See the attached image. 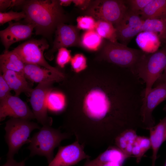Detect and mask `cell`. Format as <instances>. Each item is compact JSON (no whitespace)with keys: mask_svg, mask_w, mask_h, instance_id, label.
<instances>
[{"mask_svg":"<svg viewBox=\"0 0 166 166\" xmlns=\"http://www.w3.org/2000/svg\"><path fill=\"white\" fill-rule=\"evenodd\" d=\"M103 51L109 62L129 69L134 73L140 62L147 53L117 42H112L108 40L104 45Z\"/></svg>","mask_w":166,"mask_h":166,"instance_id":"5b68a950","label":"cell"},{"mask_svg":"<svg viewBox=\"0 0 166 166\" xmlns=\"http://www.w3.org/2000/svg\"><path fill=\"white\" fill-rule=\"evenodd\" d=\"M163 110L166 113V105ZM166 128V115L156 125L154 126L149 130V137L152 149L151 166H156V161L157 153L161 144L164 142V138Z\"/></svg>","mask_w":166,"mask_h":166,"instance_id":"2e32d148","label":"cell"},{"mask_svg":"<svg viewBox=\"0 0 166 166\" xmlns=\"http://www.w3.org/2000/svg\"><path fill=\"white\" fill-rule=\"evenodd\" d=\"M11 90L9 86L3 78L2 75H0V100H2L11 95Z\"/></svg>","mask_w":166,"mask_h":166,"instance_id":"d6a6232c","label":"cell"},{"mask_svg":"<svg viewBox=\"0 0 166 166\" xmlns=\"http://www.w3.org/2000/svg\"><path fill=\"white\" fill-rule=\"evenodd\" d=\"M77 28L78 29L87 30H94L96 21L89 16H80L77 18Z\"/></svg>","mask_w":166,"mask_h":166,"instance_id":"f1b7e54d","label":"cell"},{"mask_svg":"<svg viewBox=\"0 0 166 166\" xmlns=\"http://www.w3.org/2000/svg\"><path fill=\"white\" fill-rule=\"evenodd\" d=\"M166 68V45L156 52L146 53L135 73L145 86V97Z\"/></svg>","mask_w":166,"mask_h":166,"instance_id":"277c9868","label":"cell"},{"mask_svg":"<svg viewBox=\"0 0 166 166\" xmlns=\"http://www.w3.org/2000/svg\"><path fill=\"white\" fill-rule=\"evenodd\" d=\"M26 160V159L21 161V164L20 166H25V162Z\"/></svg>","mask_w":166,"mask_h":166,"instance_id":"f35d334b","label":"cell"},{"mask_svg":"<svg viewBox=\"0 0 166 166\" xmlns=\"http://www.w3.org/2000/svg\"><path fill=\"white\" fill-rule=\"evenodd\" d=\"M143 22L139 14L128 9L121 22L115 26L117 40L127 45L135 36L142 32Z\"/></svg>","mask_w":166,"mask_h":166,"instance_id":"8fae6325","label":"cell"},{"mask_svg":"<svg viewBox=\"0 0 166 166\" xmlns=\"http://www.w3.org/2000/svg\"><path fill=\"white\" fill-rule=\"evenodd\" d=\"M166 140V128L165 132V136H164V141Z\"/></svg>","mask_w":166,"mask_h":166,"instance_id":"ab89813d","label":"cell"},{"mask_svg":"<svg viewBox=\"0 0 166 166\" xmlns=\"http://www.w3.org/2000/svg\"><path fill=\"white\" fill-rule=\"evenodd\" d=\"M34 28V26L30 23L9 22L7 27L0 31L1 40L5 48L4 51H8L13 44L30 38Z\"/></svg>","mask_w":166,"mask_h":166,"instance_id":"5bb4252c","label":"cell"},{"mask_svg":"<svg viewBox=\"0 0 166 166\" xmlns=\"http://www.w3.org/2000/svg\"><path fill=\"white\" fill-rule=\"evenodd\" d=\"M91 1L87 0H73V2L75 5L82 10L87 9L89 7Z\"/></svg>","mask_w":166,"mask_h":166,"instance_id":"836d02e7","label":"cell"},{"mask_svg":"<svg viewBox=\"0 0 166 166\" xmlns=\"http://www.w3.org/2000/svg\"><path fill=\"white\" fill-rule=\"evenodd\" d=\"M49 47L47 42L44 39H32L21 44L14 50L20 56L25 64L38 65L62 76V74L49 65L45 58L44 52Z\"/></svg>","mask_w":166,"mask_h":166,"instance_id":"52a82bcc","label":"cell"},{"mask_svg":"<svg viewBox=\"0 0 166 166\" xmlns=\"http://www.w3.org/2000/svg\"><path fill=\"white\" fill-rule=\"evenodd\" d=\"M71 59L70 51L65 48H62L58 50L56 61L60 67H64Z\"/></svg>","mask_w":166,"mask_h":166,"instance_id":"1f68e13d","label":"cell"},{"mask_svg":"<svg viewBox=\"0 0 166 166\" xmlns=\"http://www.w3.org/2000/svg\"><path fill=\"white\" fill-rule=\"evenodd\" d=\"M148 32L155 34L160 42L166 43V19L153 18L143 20L142 32Z\"/></svg>","mask_w":166,"mask_h":166,"instance_id":"603a6c76","label":"cell"},{"mask_svg":"<svg viewBox=\"0 0 166 166\" xmlns=\"http://www.w3.org/2000/svg\"><path fill=\"white\" fill-rule=\"evenodd\" d=\"M71 136L51 126H43L30 138L29 145L27 147L30 151V156L37 155L44 156L49 164L54 157L55 148L60 146L62 141L69 138Z\"/></svg>","mask_w":166,"mask_h":166,"instance_id":"7a4b0ae2","label":"cell"},{"mask_svg":"<svg viewBox=\"0 0 166 166\" xmlns=\"http://www.w3.org/2000/svg\"><path fill=\"white\" fill-rule=\"evenodd\" d=\"M24 74L26 78L33 82L38 83L58 80L61 77L45 68L33 64H25Z\"/></svg>","mask_w":166,"mask_h":166,"instance_id":"9a60e30c","label":"cell"},{"mask_svg":"<svg viewBox=\"0 0 166 166\" xmlns=\"http://www.w3.org/2000/svg\"><path fill=\"white\" fill-rule=\"evenodd\" d=\"M41 128L38 124L28 120L11 118L8 120L4 127V138L8 148L6 158H14L23 145L29 142L31 132Z\"/></svg>","mask_w":166,"mask_h":166,"instance_id":"3957f363","label":"cell"},{"mask_svg":"<svg viewBox=\"0 0 166 166\" xmlns=\"http://www.w3.org/2000/svg\"><path fill=\"white\" fill-rule=\"evenodd\" d=\"M151 0H126L125 3L129 10L139 14L144 9Z\"/></svg>","mask_w":166,"mask_h":166,"instance_id":"f546056e","label":"cell"},{"mask_svg":"<svg viewBox=\"0 0 166 166\" xmlns=\"http://www.w3.org/2000/svg\"><path fill=\"white\" fill-rule=\"evenodd\" d=\"M144 20L153 18L166 19V0H151L140 12Z\"/></svg>","mask_w":166,"mask_h":166,"instance_id":"ffe728a7","label":"cell"},{"mask_svg":"<svg viewBox=\"0 0 166 166\" xmlns=\"http://www.w3.org/2000/svg\"><path fill=\"white\" fill-rule=\"evenodd\" d=\"M56 155L48 166H72L90 156L84 151L85 145L78 141L65 146H59Z\"/></svg>","mask_w":166,"mask_h":166,"instance_id":"30bf717a","label":"cell"},{"mask_svg":"<svg viewBox=\"0 0 166 166\" xmlns=\"http://www.w3.org/2000/svg\"><path fill=\"white\" fill-rule=\"evenodd\" d=\"M165 45H166V43L165 44Z\"/></svg>","mask_w":166,"mask_h":166,"instance_id":"b9f144b4","label":"cell"},{"mask_svg":"<svg viewBox=\"0 0 166 166\" xmlns=\"http://www.w3.org/2000/svg\"><path fill=\"white\" fill-rule=\"evenodd\" d=\"M2 73L3 78L11 90L15 92V96L18 97L22 93L30 94L33 89L30 87L24 75L10 70Z\"/></svg>","mask_w":166,"mask_h":166,"instance_id":"e0dca14e","label":"cell"},{"mask_svg":"<svg viewBox=\"0 0 166 166\" xmlns=\"http://www.w3.org/2000/svg\"><path fill=\"white\" fill-rule=\"evenodd\" d=\"M156 82H162L166 84V68Z\"/></svg>","mask_w":166,"mask_h":166,"instance_id":"8d00e7d4","label":"cell"},{"mask_svg":"<svg viewBox=\"0 0 166 166\" xmlns=\"http://www.w3.org/2000/svg\"><path fill=\"white\" fill-rule=\"evenodd\" d=\"M60 5L61 6H67L69 5L73 2L72 0H60Z\"/></svg>","mask_w":166,"mask_h":166,"instance_id":"74e56055","label":"cell"},{"mask_svg":"<svg viewBox=\"0 0 166 166\" xmlns=\"http://www.w3.org/2000/svg\"><path fill=\"white\" fill-rule=\"evenodd\" d=\"M129 157L116 146H110L95 161V166H122Z\"/></svg>","mask_w":166,"mask_h":166,"instance_id":"ac0fdd59","label":"cell"},{"mask_svg":"<svg viewBox=\"0 0 166 166\" xmlns=\"http://www.w3.org/2000/svg\"><path fill=\"white\" fill-rule=\"evenodd\" d=\"M53 81H47L38 83L30 94V102L33 112L35 118L43 126H51L52 124V118L47 114V100Z\"/></svg>","mask_w":166,"mask_h":166,"instance_id":"ba28073f","label":"cell"},{"mask_svg":"<svg viewBox=\"0 0 166 166\" xmlns=\"http://www.w3.org/2000/svg\"><path fill=\"white\" fill-rule=\"evenodd\" d=\"M12 7V0H0V11L3 12L6 9Z\"/></svg>","mask_w":166,"mask_h":166,"instance_id":"e575fe53","label":"cell"},{"mask_svg":"<svg viewBox=\"0 0 166 166\" xmlns=\"http://www.w3.org/2000/svg\"><path fill=\"white\" fill-rule=\"evenodd\" d=\"M25 65L20 56L14 49L4 51L0 56V69L2 72L6 70H10L24 75Z\"/></svg>","mask_w":166,"mask_h":166,"instance_id":"d6986e66","label":"cell"},{"mask_svg":"<svg viewBox=\"0 0 166 166\" xmlns=\"http://www.w3.org/2000/svg\"><path fill=\"white\" fill-rule=\"evenodd\" d=\"M144 97L142 108V117L145 129L149 130L155 125L152 115L153 110L161 102L166 100V84L156 82Z\"/></svg>","mask_w":166,"mask_h":166,"instance_id":"9c48e42d","label":"cell"},{"mask_svg":"<svg viewBox=\"0 0 166 166\" xmlns=\"http://www.w3.org/2000/svg\"><path fill=\"white\" fill-rule=\"evenodd\" d=\"M47 103L48 108L51 110L60 111L65 107V97L61 93L50 92L47 97Z\"/></svg>","mask_w":166,"mask_h":166,"instance_id":"4316f807","label":"cell"},{"mask_svg":"<svg viewBox=\"0 0 166 166\" xmlns=\"http://www.w3.org/2000/svg\"><path fill=\"white\" fill-rule=\"evenodd\" d=\"M134 129L126 130L118 135L115 140L116 146L125 155L130 157L132 155V147L138 136Z\"/></svg>","mask_w":166,"mask_h":166,"instance_id":"7402d4cb","label":"cell"},{"mask_svg":"<svg viewBox=\"0 0 166 166\" xmlns=\"http://www.w3.org/2000/svg\"><path fill=\"white\" fill-rule=\"evenodd\" d=\"M94 30L102 38L112 42H117L116 29L112 23L105 21H97Z\"/></svg>","mask_w":166,"mask_h":166,"instance_id":"cb8c5ba5","label":"cell"},{"mask_svg":"<svg viewBox=\"0 0 166 166\" xmlns=\"http://www.w3.org/2000/svg\"><path fill=\"white\" fill-rule=\"evenodd\" d=\"M163 166H166V159L165 162V163L163 165Z\"/></svg>","mask_w":166,"mask_h":166,"instance_id":"60d3db41","label":"cell"},{"mask_svg":"<svg viewBox=\"0 0 166 166\" xmlns=\"http://www.w3.org/2000/svg\"><path fill=\"white\" fill-rule=\"evenodd\" d=\"M136 40L141 50L148 53H154L158 50L161 43L155 34L148 32H140L137 35Z\"/></svg>","mask_w":166,"mask_h":166,"instance_id":"44dd1931","label":"cell"},{"mask_svg":"<svg viewBox=\"0 0 166 166\" xmlns=\"http://www.w3.org/2000/svg\"><path fill=\"white\" fill-rule=\"evenodd\" d=\"M6 161L2 166H20L21 162H18L14 158H6Z\"/></svg>","mask_w":166,"mask_h":166,"instance_id":"d590c367","label":"cell"},{"mask_svg":"<svg viewBox=\"0 0 166 166\" xmlns=\"http://www.w3.org/2000/svg\"><path fill=\"white\" fill-rule=\"evenodd\" d=\"M30 120L34 115L26 103L18 97L10 95L0 101V120L6 117Z\"/></svg>","mask_w":166,"mask_h":166,"instance_id":"4fadbf2b","label":"cell"},{"mask_svg":"<svg viewBox=\"0 0 166 166\" xmlns=\"http://www.w3.org/2000/svg\"><path fill=\"white\" fill-rule=\"evenodd\" d=\"M26 15L22 11L20 12H14L12 10L8 12H0V25H2L7 22L12 20L17 21L22 18H25Z\"/></svg>","mask_w":166,"mask_h":166,"instance_id":"83f0119b","label":"cell"},{"mask_svg":"<svg viewBox=\"0 0 166 166\" xmlns=\"http://www.w3.org/2000/svg\"><path fill=\"white\" fill-rule=\"evenodd\" d=\"M102 38L95 30H87L82 36L81 43L89 50H96L101 45Z\"/></svg>","mask_w":166,"mask_h":166,"instance_id":"d4e9b609","label":"cell"},{"mask_svg":"<svg viewBox=\"0 0 166 166\" xmlns=\"http://www.w3.org/2000/svg\"><path fill=\"white\" fill-rule=\"evenodd\" d=\"M71 64L74 70L77 72L80 71L85 68L86 66V60L82 54H76L71 59Z\"/></svg>","mask_w":166,"mask_h":166,"instance_id":"4dcf8cb0","label":"cell"},{"mask_svg":"<svg viewBox=\"0 0 166 166\" xmlns=\"http://www.w3.org/2000/svg\"><path fill=\"white\" fill-rule=\"evenodd\" d=\"M151 148L149 138L138 136L133 145L132 155L136 158V162L139 163L145 153Z\"/></svg>","mask_w":166,"mask_h":166,"instance_id":"484cf974","label":"cell"},{"mask_svg":"<svg viewBox=\"0 0 166 166\" xmlns=\"http://www.w3.org/2000/svg\"><path fill=\"white\" fill-rule=\"evenodd\" d=\"M21 6L25 22L34 26L36 35L50 37L59 24L67 21L59 0H25Z\"/></svg>","mask_w":166,"mask_h":166,"instance_id":"6da1fadb","label":"cell"},{"mask_svg":"<svg viewBox=\"0 0 166 166\" xmlns=\"http://www.w3.org/2000/svg\"><path fill=\"white\" fill-rule=\"evenodd\" d=\"M87 9V14L96 21H106L115 27L122 20L128 8L125 0H99L91 2Z\"/></svg>","mask_w":166,"mask_h":166,"instance_id":"8992f818","label":"cell"},{"mask_svg":"<svg viewBox=\"0 0 166 166\" xmlns=\"http://www.w3.org/2000/svg\"><path fill=\"white\" fill-rule=\"evenodd\" d=\"M78 29L74 26L62 23L57 27L52 48L46 52L45 56L50 59L53 53L62 48L78 45L81 43Z\"/></svg>","mask_w":166,"mask_h":166,"instance_id":"7c38bea8","label":"cell"}]
</instances>
